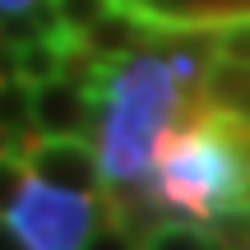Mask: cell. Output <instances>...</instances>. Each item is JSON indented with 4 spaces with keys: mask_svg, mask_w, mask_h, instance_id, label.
<instances>
[{
    "mask_svg": "<svg viewBox=\"0 0 250 250\" xmlns=\"http://www.w3.org/2000/svg\"><path fill=\"white\" fill-rule=\"evenodd\" d=\"M5 153H14V134H9V130H0V158H5Z\"/></svg>",
    "mask_w": 250,
    "mask_h": 250,
    "instance_id": "obj_14",
    "label": "cell"
},
{
    "mask_svg": "<svg viewBox=\"0 0 250 250\" xmlns=\"http://www.w3.org/2000/svg\"><path fill=\"white\" fill-rule=\"evenodd\" d=\"M37 0H0V19H19V14H28Z\"/></svg>",
    "mask_w": 250,
    "mask_h": 250,
    "instance_id": "obj_13",
    "label": "cell"
},
{
    "mask_svg": "<svg viewBox=\"0 0 250 250\" xmlns=\"http://www.w3.org/2000/svg\"><path fill=\"white\" fill-rule=\"evenodd\" d=\"M61 74V42L56 37H33V42L19 46V79L42 83Z\"/></svg>",
    "mask_w": 250,
    "mask_h": 250,
    "instance_id": "obj_8",
    "label": "cell"
},
{
    "mask_svg": "<svg viewBox=\"0 0 250 250\" xmlns=\"http://www.w3.org/2000/svg\"><path fill=\"white\" fill-rule=\"evenodd\" d=\"M0 130H33V83L19 74H0Z\"/></svg>",
    "mask_w": 250,
    "mask_h": 250,
    "instance_id": "obj_7",
    "label": "cell"
},
{
    "mask_svg": "<svg viewBox=\"0 0 250 250\" xmlns=\"http://www.w3.org/2000/svg\"><path fill=\"white\" fill-rule=\"evenodd\" d=\"M162 213H176L195 227H213L250 208V121L223 102L190 98L181 121L162 139L148 181Z\"/></svg>",
    "mask_w": 250,
    "mask_h": 250,
    "instance_id": "obj_2",
    "label": "cell"
},
{
    "mask_svg": "<svg viewBox=\"0 0 250 250\" xmlns=\"http://www.w3.org/2000/svg\"><path fill=\"white\" fill-rule=\"evenodd\" d=\"M5 227L19 250H83V241L98 227V195L61 190L28 176L23 195L5 213Z\"/></svg>",
    "mask_w": 250,
    "mask_h": 250,
    "instance_id": "obj_3",
    "label": "cell"
},
{
    "mask_svg": "<svg viewBox=\"0 0 250 250\" xmlns=\"http://www.w3.org/2000/svg\"><path fill=\"white\" fill-rule=\"evenodd\" d=\"M232 250H250V241H241V246H232Z\"/></svg>",
    "mask_w": 250,
    "mask_h": 250,
    "instance_id": "obj_15",
    "label": "cell"
},
{
    "mask_svg": "<svg viewBox=\"0 0 250 250\" xmlns=\"http://www.w3.org/2000/svg\"><path fill=\"white\" fill-rule=\"evenodd\" d=\"M83 250H139V236H134L125 223L107 218V227H93V236L83 241Z\"/></svg>",
    "mask_w": 250,
    "mask_h": 250,
    "instance_id": "obj_12",
    "label": "cell"
},
{
    "mask_svg": "<svg viewBox=\"0 0 250 250\" xmlns=\"http://www.w3.org/2000/svg\"><path fill=\"white\" fill-rule=\"evenodd\" d=\"M139 37H144V19L130 14L125 5H111L102 19H93L79 33V42L88 46L98 61H116V56H130L134 46H139Z\"/></svg>",
    "mask_w": 250,
    "mask_h": 250,
    "instance_id": "obj_6",
    "label": "cell"
},
{
    "mask_svg": "<svg viewBox=\"0 0 250 250\" xmlns=\"http://www.w3.org/2000/svg\"><path fill=\"white\" fill-rule=\"evenodd\" d=\"M14 153L23 158L28 176L46 181V186L79 190V195H107L98 148H93L83 134H37V130H23V134H14Z\"/></svg>",
    "mask_w": 250,
    "mask_h": 250,
    "instance_id": "obj_4",
    "label": "cell"
},
{
    "mask_svg": "<svg viewBox=\"0 0 250 250\" xmlns=\"http://www.w3.org/2000/svg\"><path fill=\"white\" fill-rule=\"evenodd\" d=\"M23 186H28L23 158H19V153H5V158H0V218L14 208V199L23 195Z\"/></svg>",
    "mask_w": 250,
    "mask_h": 250,
    "instance_id": "obj_11",
    "label": "cell"
},
{
    "mask_svg": "<svg viewBox=\"0 0 250 250\" xmlns=\"http://www.w3.org/2000/svg\"><path fill=\"white\" fill-rule=\"evenodd\" d=\"M139 250H218V241L195 223H171V227L162 223L139 241Z\"/></svg>",
    "mask_w": 250,
    "mask_h": 250,
    "instance_id": "obj_9",
    "label": "cell"
},
{
    "mask_svg": "<svg viewBox=\"0 0 250 250\" xmlns=\"http://www.w3.org/2000/svg\"><path fill=\"white\" fill-rule=\"evenodd\" d=\"M93 107H98V162L111 199H153V162L176 116L190 107L199 83L171 65L167 51H130L98 65ZM158 204V199H153Z\"/></svg>",
    "mask_w": 250,
    "mask_h": 250,
    "instance_id": "obj_1",
    "label": "cell"
},
{
    "mask_svg": "<svg viewBox=\"0 0 250 250\" xmlns=\"http://www.w3.org/2000/svg\"><path fill=\"white\" fill-rule=\"evenodd\" d=\"M111 5H116V0H56V14H61V28H65V33L79 37L83 28H88L93 19H102Z\"/></svg>",
    "mask_w": 250,
    "mask_h": 250,
    "instance_id": "obj_10",
    "label": "cell"
},
{
    "mask_svg": "<svg viewBox=\"0 0 250 250\" xmlns=\"http://www.w3.org/2000/svg\"><path fill=\"white\" fill-rule=\"evenodd\" d=\"M98 121L93 88L79 79H42L33 83V130L37 134H88Z\"/></svg>",
    "mask_w": 250,
    "mask_h": 250,
    "instance_id": "obj_5",
    "label": "cell"
}]
</instances>
